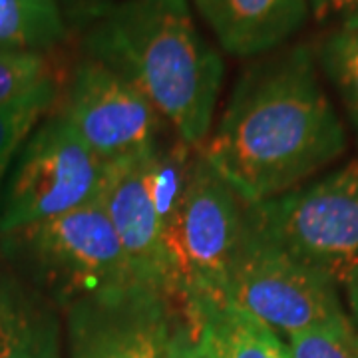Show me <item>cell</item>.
Returning a JSON list of instances; mask_svg holds the SVG:
<instances>
[{
    "instance_id": "obj_17",
    "label": "cell",
    "mask_w": 358,
    "mask_h": 358,
    "mask_svg": "<svg viewBox=\"0 0 358 358\" xmlns=\"http://www.w3.org/2000/svg\"><path fill=\"white\" fill-rule=\"evenodd\" d=\"M50 80L56 76L46 52L0 48V108L30 96Z\"/></svg>"
},
{
    "instance_id": "obj_12",
    "label": "cell",
    "mask_w": 358,
    "mask_h": 358,
    "mask_svg": "<svg viewBox=\"0 0 358 358\" xmlns=\"http://www.w3.org/2000/svg\"><path fill=\"white\" fill-rule=\"evenodd\" d=\"M183 317L209 358H293L279 334L229 299L201 303Z\"/></svg>"
},
{
    "instance_id": "obj_19",
    "label": "cell",
    "mask_w": 358,
    "mask_h": 358,
    "mask_svg": "<svg viewBox=\"0 0 358 358\" xmlns=\"http://www.w3.org/2000/svg\"><path fill=\"white\" fill-rule=\"evenodd\" d=\"M308 8L317 22H336V26L358 22V0H308Z\"/></svg>"
},
{
    "instance_id": "obj_3",
    "label": "cell",
    "mask_w": 358,
    "mask_h": 358,
    "mask_svg": "<svg viewBox=\"0 0 358 358\" xmlns=\"http://www.w3.org/2000/svg\"><path fill=\"white\" fill-rule=\"evenodd\" d=\"M247 205L201 152L193 157L187 187L166 231V247L183 313L225 301L227 268L239 245Z\"/></svg>"
},
{
    "instance_id": "obj_5",
    "label": "cell",
    "mask_w": 358,
    "mask_h": 358,
    "mask_svg": "<svg viewBox=\"0 0 358 358\" xmlns=\"http://www.w3.org/2000/svg\"><path fill=\"white\" fill-rule=\"evenodd\" d=\"M2 237L36 281L66 305L138 282L100 201Z\"/></svg>"
},
{
    "instance_id": "obj_10",
    "label": "cell",
    "mask_w": 358,
    "mask_h": 358,
    "mask_svg": "<svg viewBox=\"0 0 358 358\" xmlns=\"http://www.w3.org/2000/svg\"><path fill=\"white\" fill-rule=\"evenodd\" d=\"M154 148L108 164L100 205L114 227L138 282L176 301L173 271L167 257L166 233L152 183Z\"/></svg>"
},
{
    "instance_id": "obj_2",
    "label": "cell",
    "mask_w": 358,
    "mask_h": 358,
    "mask_svg": "<svg viewBox=\"0 0 358 358\" xmlns=\"http://www.w3.org/2000/svg\"><path fill=\"white\" fill-rule=\"evenodd\" d=\"M86 56L129 82L192 148H203L223 86V60L189 0H122L92 10Z\"/></svg>"
},
{
    "instance_id": "obj_4",
    "label": "cell",
    "mask_w": 358,
    "mask_h": 358,
    "mask_svg": "<svg viewBox=\"0 0 358 358\" xmlns=\"http://www.w3.org/2000/svg\"><path fill=\"white\" fill-rule=\"evenodd\" d=\"M225 293L233 305L265 322L275 333L350 322L338 296V282L291 257L247 219L227 268Z\"/></svg>"
},
{
    "instance_id": "obj_15",
    "label": "cell",
    "mask_w": 358,
    "mask_h": 358,
    "mask_svg": "<svg viewBox=\"0 0 358 358\" xmlns=\"http://www.w3.org/2000/svg\"><path fill=\"white\" fill-rule=\"evenodd\" d=\"M315 58L341 96L358 140V22L331 30L320 40Z\"/></svg>"
},
{
    "instance_id": "obj_18",
    "label": "cell",
    "mask_w": 358,
    "mask_h": 358,
    "mask_svg": "<svg viewBox=\"0 0 358 358\" xmlns=\"http://www.w3.org/2000/svg\"><path fill=\"white\" fill-rule=\"evenodd\" d=\"M293 358H358V331L350 322L289 336Z\"/></svg>"
},
{
    "instance_id": "obj_6",
    "label": "cell",
    "mask_w": 358,
    "mask_h": 358,
    "mask_svg": "<svg viewBox=\"0 0 358 358\" xmlns=\"http://www.w3.org/2000/svg\"><path fill=\"white\" fill-rule=\"evenodd\" d=\"M106 171L108 164L56 112L30 134L8 171L0 195V233L100 201Z\"/></svg>"
},
{
    "instance_id": "obj_11",
    "label": "cell",
    "mask_w": 358,
    "mask_h": 358,
    "mask_svg": "<svg viewBox=\"0 0 358 358\" xmlns=\"http://www.w3.org/2000/svg\"><path fill=\"white\" fill-rule=\"evenodd\" d=\"M221 50L261 58L293 38L310 18L308 0H192Z\"/></svg>"
},
{
    "instance_id": "obj_16",
    "label": "cell",
    "mask_w": 358,
    "mask_h": 358,
    "mask_svg": "<svg viewBox=\"0 0 358 358\" xmlns=\"http://www.w3.org/2000/svg\"><path fill=\"white\" fill-rule=\"evenodd\" d=\"M60 100V82L50 80L36 92L6 108H0V193L16 155L30 134L38 128L42 115L52 112Z\"/></svg>"
},
{
    "instance_id": "obj_21",
    "label": "cell",
    "mask_w": 358,
    "mask_h": 358,
    "mask_svg": "<svg viewBox=\"0 0 358 358\" xmlns=\"http://www.w3.org/2000/svg\"><path fill=\"white\" fill-rule=\"evenodd\" d=\"M343 287H345L350 315H352V319L357 320L358 324V265L346 275V279L343 281Z\"/></svg>"
},
{
    "instance_id": "obj_20",
    "label": "cell",
    "mask_w": 358,
    "mask_h": 358,
    "mask_svg": "<svg viewBox=\"0 0 358 358\" xmlns=\"http://www.w3.org/2000/svg\"><path fill=\"white\" fill-rule=\"evenodd\" d=\"M171 358H209L207 352H205L203 345L199 343V338L195 336L192 327L187 324V320H185V327H183V331L179 334Z\"/></svg>"
},
{
    "instance_id": "obj_8",
    "label": "cell",
    "mask_w": 358,
    "mask_h": 358,
    "mask_svg": "<svg viewBox=\"0 0 358 358\" xmlns=\"http://www.w3.org/2000/svg\"><path fill=\"white\" fill-rule=\"evenodd\" d=\"M66 307L70 358H171L185 327L171 296L140 282Z\"/></svg>"
},
{
    "instance_id": "obj_7",
    "label": "cell",
    "mask_w": 358,
    "mask_h": 358,
    "mask_svg": "<svg viewBox=\"0 0 358 358\" xmlns=\"http://www.w3.org/2000/svg\"><path fill=\"white\" fill-rule=\"evenodd\" d=\"M268 241L343 285L358 265V159L307 187L247 205Z\"/></svg>"
},
{
    "instance_id": "obj_1",
    "label": "cell",
    "mask_w": 358,
    "mask_h": 358,
    "mask_svg": "<svg viewBox=\"0 0 358 358\" xmlns=\"http://www.w3.org/2000/svg\"><path fill=\"white\" fill-rule=\"evenodd\" d=\"M345 150L315 50L299 44L245 68L201 154L245 205H257L296 189Z\"/></svg>"
},
{
    "instance_id": "obj_13",
    "label": "cell",
    "mask_w": 358,
    "mask_h": 358,
    "mask_svg": "<svg viewBox=\"0 0 358 358\" xmlns=\"http://www.w3.org/2000/svg\"><path fill=\"white\" fill-rule=\"evenodd\" d=\"M0 358H60V322L14 281H0Z\"/></svg>"
},
{
    "instance_id": "obj_9",
    "label": "cell",
    "mask_w": 358,
    "mask_h": 358,
    "mask_svg": "<svg viewBox=\"0 0 358 358\" xmlns=\"http://www.w3.org/2000/svg\"><path fill=\"white\" fill-rule=\"evenodd\" d=\"M58 114L106 164L154 148L167 126L129 82L88 56L74 68Z\"/></svg>"
},
{
    "instance_id": "obj_14",
    "label": "cell",
    "mask_w": 358,
    "mask_h": 358,
    "mask_svg": "<svg viewBox=\"0 0 358 358\" xmlns=\"http://www.w3.org/2000/svg\"><path fill=\"white\" fill-rule=\"evenodd\" d=\"M66 34L58 0H0V48L48 52Z\"/></svg>"
}]
</instances>
